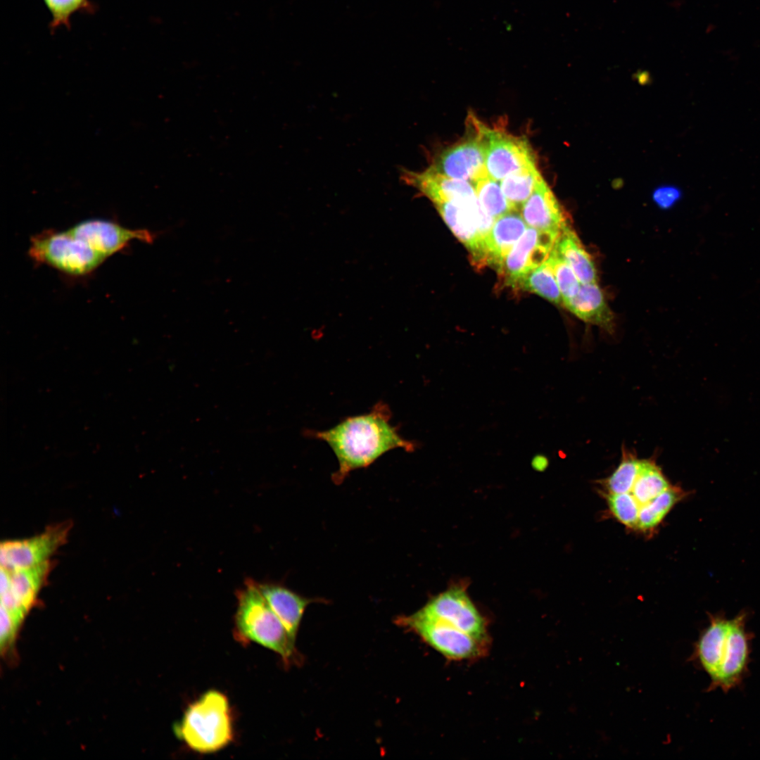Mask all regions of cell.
<instances>
[{"instance_id":"cell-1","label":"cell","mask_w":760,"mask_h":760,"mask_svg":"<svg viewBox=\"0 0 760 760\" xmlns=\"http://www.w3.org/2000/svg\"><path fill=\"white\" fill-rule=\"evenodd\" d=\"M391 419L388 405L380 401L367 413L348 417L329 429L310 430L306 434L325 441L331 448L338 462L333 479L338 483L350 471L369 466L391 450H415L416 443L402 437Z\"/></svg>"},{"instance_id":"cell-2","label":"cell","mask_w":760,"mask_h":760,"mask_svg":"<svg viewBox=\"0 0 760 760\" xmlns=\"http://www.w3.org/2000/svg\"><path fill=\"white\" fill-rule=\"evenodd\" d=\"M747 613L741 612L733 619L724 614H709V625L694 644L690 660L708 675V690L727 692L737 687L748 670L752 635L747 631Z\"/></svg>"},{"instance_id":"cell-3","label":"cell","mask_w":760,"mask_h":760,"mask_svg":"<svg viewBox=\"0 0 760 760\" xmlns=\"http://www.w3.org/2000/svg\"><path fill=\"white\" fill-rule=\"evenodd\" d=\"M237 607L234 635L241 644L257 643L282 659L287 666L298 660L296 639L271 609L261 593L258 582L248 579L236 591Z\"/></svg>"},{"instance_id":"cell-4","label":"cell","mask_w":760,"mask_h":760,"mask_svg":"<svg viewBox=\"0 0 760 760\" xmlns=\"http://www.w3.org/2000/svg\"><path fill=\"white\" fill-rule=\"evenodd\" d=\"M227 696L217 690L203 693L188 705L174 726L175 736L194 752L212 754L234 737V721Z\"/></svg>"},{"instance_id":"cell-5","label":"cell","mask_w":760,"mask_h":760,"mask_svg":"<svg viewBox=\"0 0 760 760\" xmlns=\"http://www.w3.org/2000/svg\"><path fill=\"white\" fill-rule=\"evenodd\" d=\"M28 253L34 262L72 277L88 275L107 260L68 229L46 230L34 235Z\"/></svg>"},{"instance_id":"cell-6","label":"cell","mask_w":760,"mask_h":760,"mask_svg":"<svg viewBox=\"0 0 760 760\" xmlns=\"http://www.w3.org/2000/svg\"><path fill=\"white\" fill-rule=\"evenodd\" d=\"M398 621L447 659L472 660L483 657L487 652L488 638H477L443 621L417 612Z\"/></svg>"},{"instance_id":"cell-7","label":"cell","mask_w":760,"mask_h":760,"mask_svg":"<svg viewBox=\"0 0 760 760\" xmlns=\"http://www.w3.org/2000/svg\"><path fill=\"white\" fill-rule=\"evenodd\" d=\"M446 224L466 246L474 265H486L485 239L495 220L477 197L435 205Z\"/></svg>"},{"instance_id":"cell-8","label":"cell","mask_w":760,"mask_h":760,"mask_svg":"<svg viewBox=\"0 0 760 760\" xmlns=\"http://www.w3.org/2000/svg\"><path fill=\"white\" fill-rule=\"evenodd\" d=\"M468 118L474 129L473 134L445 149L431 167L448 177L474 184L488 174L486 126L473 115Z\"/></svg>"},{"instance_id":"cell-9","label":"cell","mask_w":760,"mask_h":760,"mask_svg":"<svg viewBox=\"0 0 760 760\" xmlns=\"http://www.w3.org/2000/svg\"><path fill=\"white\" fill-rule=\"evenodd\" d=\"M417 613L450 624L480 638H488L487 622L462 586H454L430 600Z\"/></svg>"},{"instance_id":"cell-10","label":"cell","mask_w":760,"mask_h":760,"mask_svg":"<svg viewBox=\"0 0 760 760\" xmlns=\"http://www.w3.org/2000/svg\"><path fill=\"white\" fill-rule=\"evenodd\" d=\"M486 169L493 179L501 181L511 173L536 165L535 153L528 139L486 127Z\"/></svg>"},{"instance_id":"cell-11","label":"cell","mask_w":760,"mask_h":760,"mask_svg":"<svg viewBox=\"0 0 760 760\" xmlns=\"http://www.w3.org/2000/svg\"><path fill=\"white\" fill-rule=\"evenodd\" d=\"M70 524L50 526L43 533L30 538L2 542L0 547L1 567L8 571L30 567L49 560V557L67 540Z\"/></svg>"},{"instance_id":"cell-12","label":"cell","mask_w":760,"mask_h":760,"mask_svg":"<svg viewBox=\"0 0 760 760\" xmlns=\"http://www.w3.org/2000/svg\"><path fill=\"white\" fill-rule=\"evenodd\" d=\"M560 234L527 227L498 270L505 283L516 288L520 279L546 261Z\"/></svg>"},{"instance_id":"cell-13","label":"cell","mask_w":760,"mask_h":760,"mask_svg":"<svg viewBox=\"0 0 760 760\" xmlns=\"http://www.w3.org/2000/svg\"><path fill=\"white\" fill-rule=\"evenodd\" d=\"M68 229L87 241L106 259L128 246L134 240L152 243L156 236L148 229H132L103 219L86 220Z\"/></svg>"},{"instance_id":"cell-14","label":"cell","mask_w":760,"mask_h":760,"mask_svg":"<svg viewBox=\"0 0 760 760\" xmlns=\"http://www.w3.org/2000/svg\"><path fill=\"white\" fill-rule=\"evenodd\" d=\"M520 210L530 227L562 233L569 227L567 213L543 177Z\"/></svg>"},{"instance_id":"cell-15","label":"cell","mask_w":760,"mask_h":760,"mask_svg":"<svg viewBox=\"0 0 760 760\" xmlns=\"http://www.w3.org/2000/svg\"><path fill=\"white\" fill-rule=\"evenodd\" d=\"M401 179L436 204L476 197L474 185L443 175L432 167L423 172L403 170Z\"/></svg>"},{"instance_id":"cell-16","label":"cell","mask_w":760,"mask_h":760,"mask_svg":"<svg viewBox=\"0 0 760 760\" xmlns=\"http://www.w3.org/2000/svg\"><path fill=\"white\" fill-rule=\"evenodd\" d=\"M527 229L521 213L512 210L498 218L485 239L486 265L497 270Z\"/></svg>"},{"instance_id":"cell-17","label":"cell","mask_w":760,"mask_h":760,"mask_svg":"<svg viewBox=\"0 0 760 760\" xmlns=\"http://www.w3.org/2000/svg\"><path fill=\"white\" fill-rule=\"evenodd\" d=\"M267 602L296 639L303 614L311 600L273 583H258Z\"/></svg>"},{"instance_id":"cell-18","label":"cell","mask_w":760,"mask_h":760,"mask_svg":"<svg viewBox=\"0 0 760 760\" xmlns=\"http://www.w3.org/2000/svg\"><path fill=\"white\" fill-rule=\"evenodd\" d=\"M563 305L581 320L612 331L614 315L597 283L581 284L577 294Z\"/></svg>"},{"instance_id":"cell-19","label":"cell","mask_w":760,"mask_h":760,"mask_svg":"<svg viewBox=\"0 0 760 760\" xmlns=\"http://www.w3.org/2000/svg\"><path fill=\"white\" fill-rule=\"evenodd\" d=\"M555 248L568 262L582 284L597 282L595 263L570 227L562 232Z\"/></svg>"},{"instance_id":"cell-20","label":"cell","mask_w":760,"mask_h":760,"mask_svg":"<svg viewBox=\"0 0 760 760\" xmlns=\"http://www.w3.org/2000/svg\"><path fill=\"white\" fill-rule=\"evenodd\" d=\"M51 564L50 560L27 568L8 571L10 588L17 600L27 609L32 606L46 580Z\"/></svg>"},{"instance_id":"cell-21","label":"cell","mask_w":760,"mask_h":760,"mask_svg":"<svg viewBox=\"0 0 760 760\" xmlns=\"http://www.w3.org/2000/svg\"><path fill=\"white\" fill-rule=\"evenodd\" d=\"M542 177L534 165L511 173L500 181L502 192L513 210L521 209Z\"/></svg>"},{"instance_id":"cell-22","label":"cell","mask_w":760,"mask_h":760,"mask_svg":"<svg viewBox=\"0 0 760 760\" xmlns=\"http://www.w3.org/2000/svg\"><path fill=\"white\" fill-rule=\"evenodd\" d=\"M671 486L654 462L641 460L637 478L629 493L640 508Z\"/></svg>"},{"instance_id":"cell-23","label":"cell","mask_w":760,"mask_h":760,"mask_svg":"<svg viewBox=\"0 0 760 760\" xmlns=\"http://www.w3.org/2000/svg\"><path fill=\"white\" fill-rule=\"evenodd\" d=\"M685 495L681 488L671 486L640 508L636 529L647 531L654 528Z\"/></svg>"},{"instance_id":"cell-24","label":"cell","mask_w":760,"mask_h":760,"mask_svg":"<svg viewBox=\"0 0 760 760\" xmlns=\"http://www.w3.org/2000/svg\"><path fill=\"white\" fill-rule=\"evenodd\" d=\"M516 288L536 293L555 304H563L560 290L547 260L520 279Z\"/></svg>"},{"instance_id":"cell-25","label":"cell","mask_w":760,"mask_h":760,"mask_svg":"<svg viewBox=\"0 0 760 760\" xmlns=\"http://www.w3.org/2000/svg\"><path fill=\"white\" fill-rule=\"evenodd\" d=\"M473 185L482 208L494 220L513 210L499 181L493 179L488 174L480 177Z\"/></svg>"},{"instance_id":"cell-26","label":"cell","mask_w":760,"mask_h":760,"mask_svg":"<svg viewBox=\"0 0 760 760\" xmlns=\"http://www.w3.org/2000/svg\"><path fill=\"white\" fill-rule=\"evenodd\" d=\"M51 19L49 28L53 34L59 28L70 30L75 13L94 14L97 6L91 0H43Z\"/></svg>"},{"instance_id":"cell-27","label":"cell","mask_w":760,"mask_h":760,"mask_svg":"<svg viewBox=\"0 0 760 760\" xmlns=\"http://www.w3.org/2000/svg\"><path fill=\"white\" fill-rule=\"evenodd\" d=\"M641 460L624 452L622 460L614 471L605 480L603 486L607 494H620L631 492L637 478Z\"/></svg>"},{"instance_id":"cell-28","label":"cell","mask_w":760,"mask_h":760,"mask_svg":"<svg viewBox=\"0 0 760 760\" xmlns=\"http://www.w3.org/2000/svg\"><path fill=\"white\" fill-rule=\"evenodd\" d=\"M546 260L552 270L562 296L563 303L575 296L582 284L579 281L570 265L558 253L555 246Z\"/></svg>"},{"instance_id":"cell-29","label":"cell","mask_w":760,"mask_h":760,"mask_svg":"<svg viewBox=\"0 0 760 760\" xmlns=\"http://www.w3.org/2000/svg\"><path fill=\"white\" fill-rule=\"evenodd\" d=\"M609 510L626 526L636 529L640 506L630 493L606 494Z\"/></svg>"},{"instance_id":"cell-30","label":"cell","mask_w":760,"mask_h":760,"mask_svg":"<svg viewBox=\"0 0 760 760\" xmlns=\"http://www.w3.org/2000/svg\"><path fill=\"white\" fill-rule=\"evenodd\" d=\"M682 196L681 190L672 185L661 186L657 188L652 194L654 203L661 209H669L679 201Z\"/></svg>"},{"instance_id":"cell-31","label":"cell","mask_w":760,"mask_h":760,"mask_svg":"<svg viewBox=\"0 0 760 760\" xmlns=\"http://www.w3.org/2000/svg\"><path fill=\"white\" fill-rule=\"evenodd\" d=\"M549 460L547 457L542 454L536 455L531 461V465L533 468L539 471H544L548 466Z\"/></svg>"}]
</instances>
